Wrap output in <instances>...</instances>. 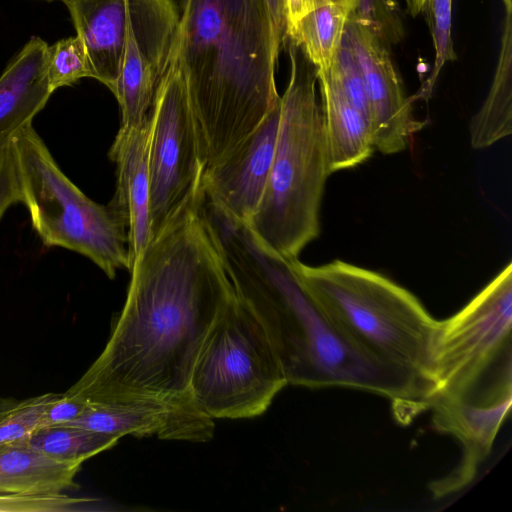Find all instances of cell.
Segmentation results:
<instances>
[{"instance_id": "obj_1", "label": "cell", "mask_w": 512, "mask_h": 512, "mask_svg": "<svg viewBox=\"0 0 512 512\" xmlns=\"http://www.w3.org/2000/svg\"><path fill=\"white\" fill-rule=\"evenodd\" d=\"M202 177L132 263L105 348L65 394L88 403L191 394L203 342L235 294L207 217Z\"/></svg>"}, {"instance_id": "obj_2", "label": "cell", "mask_w": 512, "mask_h": 512, "mask_svg": "<svg viewBox=\"0 0 512 512\" xmlns=\"http://www.w3.org/2000/svg\"><path fill=\"white\" fill-rule=\"evenodd\" d=\"M218 246L236 295L262 324L288 384L384 396L403 424L430 407L432 383L360 349L306 290L291 260L266 247L248 227L225 229Z\"/></svg>"}, {"instance_id": "obj_3", "label": "cell", "mask_w": 512, "mask_h": 512, "mask_svg": "<svg viewBox=\"0 0 512 512\" xmlns=\"http://www.w3.org/2000/svg\"><path fill=\"white\" fill-rule=\"evenodd\" d=\"M280 47L266 0H181L176 54L206 167L230 153L280 102Z\"/></svg>"}, {"instance_id": "obj_4", "label": "cell", "mask_w": 512, "mask_h": 512, "mask_svg": "<svg viewBox=\"0 0 512 512\" xmlns=\"http://www.w3.org/2000/svg\"><path fill=\"white\" fill-rule=\"evenodd\" d=\"M290 78L281 96L272 165L261 201L247 227L279 256L297 259L320 233V208L330 175L316 68L284 40Z\"/></svg>"}, {"instance_id": "obj_5", "label": "cell", "mask_w": 512, "mask_h": 512, "mask_svg": "<svg viewBox=\"0 0 512 512\" xmlns=\"http://www.w3.org/2000/svg\"><path fill=\"white\" fill-rule=\"evenodd\" d=\"M291 264L322 310L360 349L435 386L431 344L437 320L411 292L378 272L338 259L310 266L297 258Z\"/></svg>"}, {"instance_id": "obj_6", "label": "cell", "mask_w": 512, "mask_h": 512, "mask_svg": "<svg viewBox=\"0 0 512 512\" xmlns=\"http://www.w3.org/2000/svg\"><path fill=\"white\" fill-rule=\"evenodd\" d=\"M20 173L22 203L48 247H62L94 262L110 279L130 269L128 232L110 205L86 196L60 169L32 124L11 139Z\"/></svg>"}, {"instance_id": "obj_7", "label": "cell", "mask_w": 512, "mask_h": 512, "mask_svg": "<svg viewBox=\"0 0 512 512\" xmlns=\"http://www.w3.org/2000/svg\"><path fill=\"white\" fill-rule=\"evenodd\" d=\"M288 381L262 324L236 293L218 314L195 362L190 392L211 418L262 415Z\"/></svg>"}, {"instance_id": "obj_8", "label": "cell", "mask_w": 512, "mask_h": 512, "mask_svg": "<svg viewBox=\"0 0 512 512\" xmlns=\"http://www.w3.org/2000/svg\"><path fill=\"white\" fill-rule=\"evenodd\" d=\"M511 329L512 263L508 262L460 311L436 321L431 344L435 396L470 390L511 356Z\"/></svg>"}, {"instance_id": "obj_9", "label": "cell", "mask_w": 512, "mask_h": 512, "mask_svg": "<svg viewBox=\"0 0 512 512\" xmlns=\"http://www.w3.org/2000/svg\"><path fill=\"white\" fill-rule=\"evenodd\" d=\"M150 240L203 176L206 161L176 47L150 110Z\"/></svg>"}, {"instance_id": "obj_10", "label": "cell", "mask_w": 512, "mask_h": 512, "mask_svg": "<svg viewBox=\"0 0 512 512\" xmlns=\"http://www.w3.org/2000/svg\"><path fill=\"white\" fill-rule=\"evenodd\" d=\"M512 403L511 362L502 364L473 388L458 395H439L432 400L433 425L452 435L461 445L458 465L431 484L435 497H443L468 485L489 455Z\"/></svg>"}, {"instance_id": "obj_11", "label": "cell", "mask_w": 512, "mask_h": 512, "mask_svg": "<svg viewBox=\"0 0 512 512\" xmlns=\"http://www.w3.org/2000/svg\"><path fill=\"white\" fill-rule=\"evenodd\" d=\"M179 29L173 0H128L124 54L114 96L119 131L140 127L149 117L158 86L172 60Z\"/></svg>"}, {"instance_id": "obj_12", "label": "cell", "mask_w": 512, "mask_h": 512, "mask_svg": "<svg viewBox=\"0 0 512 512\" xmlns=\"http://www.w3.org/2000/svg\"><path fill=\"white\" fill-rule=\"evenodd\" d=\"M344 39L361 72L370 107L375 150H406L425 121L413 114L414 100L405 95L389 45L368 27L348 19Z\"/></svg>"}, {"instance_id": "obj_13", "label": "cell", "mask_w": 512, "mask_h": 512, "mask_svg": "<svg viewBox=\"0 0 512 512\" xmlns=\"http://www.w3.org/2000/svg\"><path fill=\"white\" fill-rule=\"evenodd\" d=\"M279 118L280 102L230 153L204 169L202 185L207 203L237 222L248 223L261 201Z\"/></svg>"}, {"instance_id": "obj_14", "label": "cell", "mask_w": 512, "mask_h": 512, "mask_svg": "<svg viewBox=\"0 0 512 512\" xmlns=\"http://www.w3.org/2000/svg\"><path fill=\"white\" fill-rule=\"evenodd\" d=\"M65 425L119 438L131 435L189 442L210 441L215 428L213 418L192 394L176 399L89 403L78 418Z\"/></svg>"}, {"instance_id": "obj_15", "label": "cell", "mask_w": 512, "mask_h": 512, "mask_svg": "<svg viewBox=\"0 0 512 512\" xmlns=\"http://www.w3.org/2000/svg\"><path fill=\"white\" fill-rule=\"evenodd\" d=\"M151 131L149 114L140 127L118 131L109 151L117 175L115 194L109 204L126 223L130 267L150 241Z\"/></svg>"}, {"instance_id": "obj_16", "label": "cell", "mask_w": 512, "mask_h": 512, "mask_svg": "<svg viewBox=\"0 0 512 512\" xmlns=\"http://www.w3.org/2000/svg\"><path fill=\"white\" fill-rule=\"evenodd\" d=\"M47 43L32 37L0 76V147L44 108L51 94Z\"/></svg>"}, {"instance_id": "obj_17", "label": "cell", "mask_w": 512, "mask_h": 512, "mask_svg": "<svg viewBox=\"0 0 512 512\" xmlns=\"http://www.w3.org/2000/svg\"><path fill=\"white\" fill-rule=\"evenodd\" d=\"M88 53L94 79L115 94L124 54L128 0H61Z\"/></svg>"}, {"instance_id": "obj_18", "label": "cell", "mask_w": 512, "mask_h": 512, "mask_svg": "<svg viewBox=\"0 0 512 512\" xmlns=\"http://www.w3.org/2000/svg\"><path fill=\"white\" fill-rule=\"evenodd\" d=\"M317 72L330 174L353 168L375 151L369 118L345 96L329 68Z\"/></svg>"}, {"instance_id": "obj_19", "label": "cell", "mask_w": 512, "mask_h": 512, "mask_svg": "<svg viewBox=\"0 0 512 512\" xmlns=\"http://www.w3.org/2000/svg\"><path fill=\"white\" fill-rule=\"evenodd\" d=\"M83 462L54 458L25 439L0 446V493L51 496L77 489Z\"/></svg>"}, {"instance_id": "obj_20", "label": "cell", "mask_w": 512, "mask_h": 512, "mask_svg": "<svg viewBox=\"0 0 512 512\" xmlns=\"http://www.w3.org/2000/svg\"><path fill=\"white\" fill-rule=\"evenodd\" d=\"M512 132V12H506L499 56L489 92L469 124L470 143L484 149Z\"/></svg>"}, {"instance_id": "obj_21", "label": "cell", "mask_w": 512, "mask_h": 512, "mask_svg": "<svg viewBox=\"0 0 512 512\" xmlns=\"http://www.w3.org/2000/svg\"><path fill=\"white\" fill-rule=\"evenodd\" d=\"M355 2L339 0L325 4L287 27L285 39L301 49L316 71L332 65Z\"/></svg>"}, {"instance_id": "obj_22", "label": "cell", "mask_w": 512, "mask_h": 512, "mask_svg": "<svg viewBox=\"0 0 512 512\" xmlns=\"http://www.w3.org/2000/svg\"><path fill=\"white\" fill-rule=\"evenodd\" d=\"M119 439L114 435L69 425L42 427L25 438L29 445L54 458L83 463L112 448Z\"/></svg>"}, {"instance_id": "obj_23", "label": "cell", "mask_w": 512, "mask_h": 512, "mask_svg": "<svg viewBox=\"0 0 512 512\" xmlns=\"http://www.w3.org/2000/svg\"><path fill=\"white\" fill-rule=\"evenodd\" d=\"M421 13L429 28L435 59L430 75L412 96L414 101L428 100L444 65L457 58L451 34L452 0H424Z\"/></svg>"}, {"instance_id": "obj_24", "label": "cell", "mask_w": 512, "mask_h": 512, "mask_svg": "<svg viewBox=\"0 0 512 512\" xmlns=\"http://www.w3.org/2000/svg\"><path fill=\"white\" fill-rule=\"evenodd\" d=\"M59 396L45 393L22 400L0 397V446L25 439L41 428L48 406Z\"/></svg>"}, {"instance_id": "obj_25", "label": "cell", "mask_w": 512, "mask_h": 512, "mask_svg": "<svg viewBox=\"0 0 512 512\" xmlns=\"http://www.w3.org/2000/svg\"><path fill=\"white\" fill-rule=\"evenodd\" d=\"M84 77L94 78V71L79 36L61 39L47 49V79L52 92Z\"/></svg>"}, {"instance_id": "obj_26", "label": "cell", "mask_w": 512, "mask_h": 512, "mask_svg": "<svg viewBox=\"0 0 512 512\" xmlns=\"http://www.w3.org/2000/svg\"><path fill=\"white\" fill-rule=\"evenodd\" d=\"M349 20L368 27L389 46L403 37L402 19L393 0H356Z\"/></svg>"}, {"instance_id": "obj_27", "label": "cell", "mask_w": 512, "mask_h": 512, "mask_svg": "<svg viewBox=\"0 0 512 512\" xmlns=\"http://www.w3.org/2000/svg\"><path fill=\"white\" fill-rule=\"evenodd\" d=\"M329 70L348 100L366 115L371 122L365 84L352 51L344 37Z\"/></svg>"}, {"instance_id": "obj_28", "label": "cell", "mask_w": 512, "mask_h": 512, "mask_svg": "<svg viewBox=\"0 0 512 512\" xmlns=\"http://www.w3.org/2000/svg\"><path fill=\"white\" fill-rule=\"evenodd\" d=\"M90 501L64 493L51 496L0 494V512H69Z\"/></svg>"}, {"instance_id": "obj_29", "label": "cell", "mask_w": 512, "mask_h": 512, "mask_svg": "<svg viewBox=\"0 0 512 512\" xmlns=\"http://www.w3.org/2000/svg\"><path fill=\"white\" fill-rule=\"evenodd\" d=\"M22 186L12 142L0 147V220L12 205L22 202Z\"/></svg>"}, {"instance_id": "obj_30", "label": "cell", "mask_w": 512, "mask_h": 512, "mask_svg": "<svg viewBox=\"0 0 512 512\" xmlns=\"http://www.w3.org/2000/svg\"><path fill=\"white\" fill-rule=\"evenodd\" d=\"M88 404L87 401L61 393L48 406L42 427L68 424L78 418L86 410Z\"/></svg>"}, {"instance_id": "obj_31", "label": "cell", "mask_w": 512, "mask_h": 512, "mask_svg": "<svg viewBox=\"0 0 512 512\" xmlns=\"http://www.w3.org/2000/svg\"><path fill=\"white\" fill-rule=\"evenodd\" d=\"M335 1L339 0H284L286 29L306 13Z\"/></svg>"}, {"instance_id": "obj_32", "label": "cell", "mask_w": 512, "mask_h": 512, "mask_svg": "<svg viewBox=\"0 0 512 512\" xmlns=\"http://www.w3.org/2000/svg\"><path fill=\"white\" fill-rule=\"evenodd\" d=\"M278 41L283 44L286 34V12L284 0H266Z\"/></svg>"}, {"instance_id": "obj_33", "label": "cell", "mask_w": 512, "mask_h": 512, "mask_svg": "<svg viewBox=\"0 0 512 512\" xmlns=\"http://www.w3.org/2000/svg\"><path fill=\"white\" fill-rule=\"evenodd\" d=\"M407 11L412 17H417L421 13L424 0H404Z\"/></svg>"}, {"instance_id": "obj_34", "label": "cell", "mask_w": 512, "mask_h": 512, "mask_svg": "<svg viewBox=\"0 0 512 512\" xmlns=\"http://www.w3.org/2000/svg\"><path fill=\"white\" fill-rule=\"evenodd\" d=\"M505 11L506 12H512V0H502Z\"/></svg>"}]
</instances>
